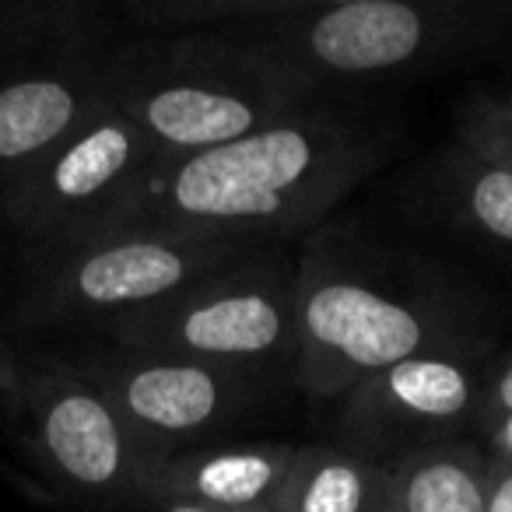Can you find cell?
<instances>
[{
    "mask_svg": "<svg viewBox=\"0 0 512 512\" xmlns=\"http://www.w3.org/2000/svg\"><path fill=\"white\" fill-rule=\"evenodd\" d=\"M256 253L264 249L204 242L151 225L109 228L78 246L32 260L11 309V327L22 334H95L106 323L158 306L193 281Z\"/></svg>",
    "mask_w": 512,
    "mask_h": 512,
    "instance_id": "8992f818",
    "label": "cell"
},
{
    "mask_svg": "<svg viewBox=\"0 0 512 512\" xmlns=\"http://www.w3.org/2000/svg\"><path fill=\"white\" fill-rule=\"evenodd\" d=\"M295 376L306 397L341 400L351 386L425 351H460L428 306L390 292L379 281L323 260L320 249L299 260L295 285Z\"/></svg>",
    "mask_w": 512,
    "mask_h": 512,
    "instance_id": "9c48e42d",
    "label": "cell"
},
{
    "mask_svg": "<svg viewBox=\"0 0 512 512\" xmlns=\"http://www.w3.org/2000/svg\"><path fill=\"white\" fill-rule=\"evenodd\" d=\"M484 379L460 351H425L362 379L341 397V446L390 463L439 442L467 439L481 407Z\"/></svg>",
    "mask_w": 512,
    "mask_h": 512,
    "instance_id": "8fae6325",
    "label": "cell"
},
{
    "mask_svg": "<svg viewBox=\"0 0 512 512\" xmlns=\"http://www.w3.org/2000/svg\"><path fill=\"white\" fill-rule=\"evenodd\" d=\"M235 36L313 95H344L491 57L512 43V0H295Z\"/></svg>",
    "mask_w": 512,
    "mask_h": 512,
    "instance_id": "7a4b0ae2",
    "label": "cell"
},
{
    "mask_svg": "<svg viewBox=\"0 0 512 512\" xmlns=\"http://www.w3.org/2000/svg\"><path fill=\"white\" fill-rule=\"evenodd\" d=\"M295 285L299 264L281 249H264L193 281L158 306L106 323L92 337L123 351L190 358L281 386L292 383L299 351Z\"/></svg>",
    "mask_w": 512,
    "mask_h": 512,
    "instance_id": "5b68a950",
    "label": "cell"
},
{
    "mask_svg": "<svg viewBox=\"0 0 512 512\" xmlns=\"http://www.w3.org/2000/svg\"><path fill=\"white\" fill-rule=\"evenodd\" d=\"M488 449L474 439L425 446L386 463L372 512H484Z\"/></svg>",
    "mask_w": 512,
    "mask_h": 512,
    "instance_id": "4fadbf2b",
    "label": "cell"
},
{
    "mask_svg": "<svg viewBox=\"0 0 512 512\" xmlns=\"http://www.w3.org/2000/svg\"><path fill=\"white\" fill-rule=\"evenodd\" d=\"M320 99L239 36L127 39L106 71V102L162 162L232 144Z\"/></svg>",
    "mask_w": 512,
    "mask_h": 512,
    "instance_id": "3957f363",
    "label": "cell"
},
{
    "mask_svg": "<svg viewBox=\"0 0 512 512\" xmlns=\"http://www.w3.org/2000/svg\"><path fill=\"white\" fill-rule=\"evenodd\" d=\"M155 512H221V509H200V505H183V502H165V505H155Z\"/></svg>",
    "mask_w": 512,
    "mask_h": 512,
    "instance_id": "7402d4cb",
    "label": "cell"
},
{
    "mask_svg": "<svg viewBox=\"0 0 512 512\" xmlns=\"http://www.w3.org/2000/svg\"><path fill=\"white\" fill-rule=\"evenodd\" d=\"M484 512H512V463L488 453V498Z\"/></svg>",
    "mask_w": 512,
    "mask_h": 512,
    "instance_id": "d6986e66",
    "label": "cell"
},
{
    "mask_svg": "<svg viewBox=\"0 0 512 512\" xmlns=\"http://www.w3.org/2000/svg\"><path fill=\"white\" fill-rule=\"evenodd\" d=\"M460 148L512 169V92L477 95L460 109Z\"/></svg>",
    "mask_w": 512,
    "mask_h": 512,
    "instance_id": "e0dca14e",
    "label": "cell"
},
{
    "mask_svg": "<svg viewBox=\"0 0 512 512\" xmlns=\"http://www.w3.org/2000/svg\"><path fill=\"white\" fill-rule=\"evenodd\" d=\"M295 0H130L116 8L127 39L235 36L281 18Z\"/></svg>",
    "mask_w": 512,
    "mask_h": 512,
    "instance_id": "9a60e30c",
    "label": "cell"
},
{
    "mask_svg": "<svg viewBox=\"0 0 512 512\" xmlns=\"http://www.w3.org/2000/svg\"><path fill=\"white\" fill-rule=\"evenodd\" d=\"M295 442H228L172 453L158 467L148 509L165 502L221 512H274Z\"/></svg>",
    "mask_w": 512,
    "mask_h": 512,
    "instance_id": "7c38bea8",
    "label": "cell"
},
{
    "mask_svg": "<svg viewBox=\"0 0 512 512\" xmlns=\"http://www.w3.org/2000/svg\"><path fill=\"white\" fill-rule=\"evenodd\" d=\"M393 144L397 127L379 109L320 95L232 144L162 162L123 225L281 249L313 232L390 158Z\"/></svg>",
    "mask_w": 512,
    "mask_h": 512,
    "instance_id": "6da1fadb",
    "label": "cell"
},
{
    "mask_svg": "<svg viewBox=\"0 0 512 512\" xmlns=\"http://www.w3.org/2000/svg\"><path fill=\"white\" fill-rule=\"evenodd\" d=\"M439 193L463 232L512 256V169L456 144L442 165Z\"/></svg>",
    "mask_w": 512,
    "mask_h": 512,
    "instance_id": "2e32d148",
    "label": "cell"
},
{
    "mask_svg": "<svg viewBox=\"0 0 512 512\" xmlns=\"http://www.w3.org/2000/svg\"><path fill=\"white\" fill-rule=\"evenodd\" d=\"M67 365L88 379L165 460L183 449H197L200 439L235 425L249 407L278 390L253 376L190 358L141 355L113 344L78 351Z\"/></svg>",
    "mask_w": 512,
    "mask_h": 512,
    "instance_id": "30bf717a",
    "label": "cell"
},
{
    "mask_svg": "<svg viewBox=\"0 0 512 512\" xmlns=\"http://www.w3.org/2000/svg\"><path fill=\"white\" fill-rule=\"evenodd\" d=\"M18 442L36 470L74 502L148 505L158 456L64 355L18 348V379L4 397Z\"/></svg>",
    "mask_w": 512,
    "mask_h": 512,
    "instance_id": "52a82bcc",
    "label": "cell"
},
{
    "mask_svg": "<svg viewBox=\"0 0 512 512\" xmlns=\"http://www.w3.org/2000/svg\"><path fill=\"white\" fill-rule=\"evenodd\" d=\"M123 43L116 11L85 0H0V186L106 106Z\"/></svg>",
    "mask_w": 512,
    "mask_h": 512,
    "instance_id": "277c9868",
    "label": "cell"
},
{
    "mask_svg": "<svg viewBox=\"0 0 512 512\" xmlns=\"http://www.w3.org/2000/svg\"><path fill=\"white\" fill-rule=\"evenodd\" d=\"M158 165L155 144L106 102L22 176L0 186V218L32 264L120 228Z\"/></svg>",
    "mask_w": 512,
    "mask_h": 512,
    "instance_id": "ba28073f",
    "label": "cell"
},
{
    "mask_svg": "<svg viewBox=\"0 0 512 512\" xmlns=\"http://www.w3.org/2000/svg\"><path fill=\"white\" fill-rule=\"evenodd\" d=\"M386 463L341 442H302L274 512H372L383 495Z\"/></svg>",
    "mask_w": 512,
    "mask_h": 512,
    "instance_id": "5bb4252c",
    "label": "cell"
},
{
    "mask_svg": "<svg viewBox=\"0 0 512 512\" xmlns=\"http://www.w3.org/2000/svg\"><path fill=\"white\" fill-rule=\"evenodd\" d=\"M481 439H484L481 446L488 449V453H495L512 463V414L498 421V425H491L488 432H481Z\"/></svg>",
    "mask_w": 512,
    "mask_h": 512,
    "instance_id": "44dd1931",
    "label": "cell"
},
{
    "mask_svg": "<svg viewBox=\"0 0 512 512\" xmlns=\"http://www.w3.org/2000/svg\"><path fill=\"white\" fill-rule=\"evenodd\" d=\"M512 414V355L505 358L498 369L488 372L484 379V393H481V407H477V421L474 432H488L491 425H498L502 418Z\"/></svg>",
    "mask_w": 512,
    "mask_h": 512,
    "instance_id": "ac0fdd59",
    "label": "cell"
},
{
    "mask_svg": "<svg viewBox=\"0 0 512 512\" xmlns=\"http://www.w3.org/2000/svg\"><path fill=\"white\" fill-rule=\"evenodd\" d=\"M18 379V344L0 330V400L8 397Z\"/></svg>",
    "mask_w": 512,
    "mask_h": 512,
    "instance_id": "ffe728a7",
    "label": "cell"
}]
</instances>
